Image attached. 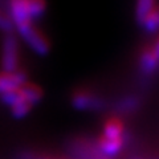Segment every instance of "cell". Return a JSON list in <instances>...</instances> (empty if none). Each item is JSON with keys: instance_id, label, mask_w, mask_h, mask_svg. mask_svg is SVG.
I'll return each mask as SVG.
<instances>
[{"instance_id": "6da1fadb", "label": "cell", "mask_w": 159, "mask_h": 159, "mask_svg": "<svg viewBox=\"0 0 159 159\" xmlns=\"http://www.w3.org/2000/svg\"><path fill=\"white\" fill-rule=\"evenodd\" d=\"M17 27L19 33L21 34V37L25 40L27 44L31 47L37 54H47L49 52V43L45 39L43 33H40L39 29H36L31 23H24L20 24Z\"/></svg>"}, {"instance_id": "7a4b0ae2", "label": "cell", "mask_w": 159, "mask_h": 159, "mask_svg": "<svg viewBox=\"0 0 159 159\" xmlns=\"http://www.w3.org/2000/svg\"><path fill=\"white\" fill-rule=\"evenodd\" d=\"M17 40L12 33H8L4 37L3 43V57L2 66L4 73H15L17 69Z\"/></svg>"}, {"instance_id": "3957f363", "label": "cell", "mask_w": 159, "mask_h": 159, "mask_svg": "<svg viewBox=\"0 0 159 159\" xmlns=\"http://www.w3.org/2000/svg\"><path fill=\"white\" fill-rule=\"evenodd\" d=\"M27 84V74L24 72L2 73L0 74V96L8 92L19 90Z\"/></svg>"}, {"instance_id": "277c9868", "label": "cell", "mask_w": 159, "mask_h": 159, "mask_svg": "<svg viewBox=\"0 0 159 159\" xmlns=\"http://www.w3.org/2000/svg\"><path fill=\"white\" fill-rule=\"evenodd\" d=\"M11 13H12V21L20 25L24 23H31V16L28 12V2L24 0H16L11 3Z\"/></svg>"}, {"instance_id": "5b68a950", "label": "cell", "mask_w": 159, "mask_h": 159, "mask_svg": "<svg viewBox=\"0 0 159 159\" xmlns=\"http://www.w3.org/2000/svg\"><path fill=\"white\" fill-rule=\"evenodd\" d=\"M99 150L107 157H114L122 150L123 138H105L101 137L98 142Z\"/></svg>"}, {"instance_id": "8992f818", "label": "cell", "mask_w": 159, "mask_h": 159, "mask_svg": "<svg viewBox=\"0 0 159 159\" xmlns=\"http://www.w3.org/2000/svg\"><path fill=\"white\" fill-rule=\"evenodd\" d=\"M73 105L80 110H89V109H97L101 106V101L89 93H77L73 98Z\"/></svg>"}, {"instance_id": "52a82bcc", "label": "cell", "mask_w": 159, "mask_h": 159, "mask_svg": "<svg viewBox=\"0 0 159 159\" xmlns=\"http://www.w3.org/2000/svg\"><path fill=\"white\" fill-rule=\"evenodd\" d=\"M20 96H21L23 101L27 102L28 105H34V103L40 102V99L43 97V92L39 86L33 85V84H25L19 89Z\"/></svg>"}, {"instance_id": "ba28073f", "label": "cell", "mask_w": 159, "mask_h": 159, "mask_svg": "<svg viewBox=\"0 0 159 159\" xmlns=\"http://www.w3.org/2000/svg\"><path fill=\"white\" fill-rule=\"evenodd\" d=\"M123 123L117 118H111L103 126L102 137L105 138H123Z\"/></svg>"}, {"instance_id": "9c48e42d", "label": "cell", "mask_w": 159, "mask_h": 159, "mask_svg": "<svg viewBox=\"0 0 159 159\" xmlns=\"http://www.w3.org/2000/svg\"><path fill=\"white\" fill-rule=\"evenodd\" d=\"M155 6L157 4L152 0H141V2H138L135 6V16L138 21L142 24L143 20L150 15V12L152 11Z\"/></svg>"}, {"instance_id": "30bf717a", "label": "cell", "mask_w": 159, "mask_h": 159, "mask_svg": "<svg viewBox=\"0 0 159 159\" xmlns=\"http://www.w3.org/2000/svg\"><path fill=\"white\" fill-rule=\"evenodd\" d=\"M142 25L145 27L146 31L151 32V33L159 31V6L154 7V9L150 12V15L143 20Z\"/></svg>"}, {"instance_id": "8fae6325", "label": "cell", "mask_w": 159, "mask_h": 159, "mask_svg": "<svg viewBox=\"0 0 159 159\" xmlns=\"http://www.w3.org/2000/svg\"><path fill=\"white\" fill-rule=\"evenodd\" d=\"M2 101L6 103V105L11 106V107L16 106L17 103H20V102H24L21 96H20L19 90H13V92H8V93L2 94Z\"/></svg>"}, {"instance_id": "7c38bea8", "label": "cell", "mask_w": 159, "mask_h": 159, "mask_svg": "<svg viewBox=\"0 0 159 159\" xmlns=\"http://www.w3.org/2000/svg\"><path fill=\"white\" fill-rule=\"evenodd\" d=\"M44 9H45V4L43 2H39V0L28 2V12H29V16H31V20L41 16L44 13Z\"/></svg>"}, {"instance_id": "4fadbf2b", "label": "cell", "mask_w": 159, "mask_h": 159, "mask_svg": "<svg viewBox=\"0 0 159 159\" xmlns=\"http://www.w3.org/2000/svg\"><path fill=\"white\" fill-rule=\"evenodd\" d=\"M31 105H28L27 102H20L17 103L16 106L12 107V114L16 118H23L24 116H27V114L29 113V110H31Z\"/></svg>"}, {"instance_id": "5bb4252c", "label": "cell", "mask_w": 159, "mask_h": 159, "mask_svg": "<svg viewBox=\"0 0 159 159\" xmlns=\"http://www.w3.org/2000/svg\"><path fill=\"white\" fill-rule=\"evenodd\" d=\"M13 28V21L12 20H9L8 17L3 16V15H0V29L4 32H11Z\"/></svg>"}, {"instance_id": "9a60e30c", "label": "cell", "mask_w": 159, "mask_h": 159, "mask_svg": "<svg viewBox=\"0 0 159 159\" xmlns=\"http://www.w3.org/2000/svg\"><path fill=\"white\" fill-rule=\"evenodd\" d=\"M148 51H150V53L154 56V58L159 62V37L157 39V41L154 43V45L151 48H148Z\"/></svg>"}]
</instances>
